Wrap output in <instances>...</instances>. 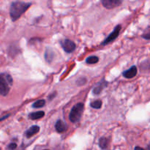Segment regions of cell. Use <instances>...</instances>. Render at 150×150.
<instances>
[{"label":"cell","mask_w":150,"mask_h":150,"mask_svg":"<svg viewBox=\"0 0 150 150\" xmlns=\"http://www.w3.org/2000/svg\"><path fill=\"white\" fill-rule=\"evenodd\" d=\"M108 140L105 137H101L99 140V146L102 149H105L108 148Z\"/></svg>","instance_id":"4fadbf2b"},{"label":"cell","mask_w":150,"mask_h":150,"mask_svg":"<svg viewBox=\"0 0 150 150\" xmlns=\"http://www.w3.org/2000/svg\"><path fill=\"white\" fill-rule=\"evenodd\" d=\"M142 38H144L146 40H150V31L148 32H145L143 35H142Z\"/></svg>","instance_id":"ac0fdd59"},{"label":"cell","mask_w":150,"mask_h":150,"mask_svg":"<svg viewBox=\"0 0 150 150\" xmlns=\"http://www.w3.org/2000/svg\"><path fill=\"white\" fill-rule=\"evenodd\" d=\"M90 106L92 108H95V109H99L102 106V101L100 100H96L90 103Z\"/></svg>","instance_id":"2e32d148"},{"label":"cell","mask_w":150,"mask_h":150,"mask_svg":"<svg viewBox=\"0 0 150 150\" xmlns=\"http://www.w3.org/2000/svg\"><path fill=\"white\" fill-rule=\"evenodd\" d=\"M107 84H108V82H107L105 79H102V81H100L93 89V91H92V92H93L94 95H100V94L101 93V92L103 91V89L105 87H106Z\"/></svg>","instance_id":"52a82bcc"},{"label":"cell","mask_w":150,"mask_h":150,"mask_svg":"<svg viewBox=\"0 0 150 150\" xmlns=\"http://www.w3.org/2000/svg\"><path fill=\"white\" fill-rule=\"evenodd\" d=\"M55 129L58 133H64L67 130V125L63 120H59L55 124Z\"/></svg>","instance_id":"9c48e42d"},{"label":"cell","mask_w":150,"mask_h":150,"mask_svg":"<svg viewBox=\"0 0 150 150\" xmlns=\"http://www.w3.org/2000/svg\"><path fill=\"white\" fill-rule=\"evenodd\" d=\"M83 109H84V105H83V103H79L76 104L72 108L70 114H69V120H70V121L73 123L79 122L82 117Z\"/></svg>","instance_id":"3957f363"},{"label":"cell","mask_w":150,"mask_h":150,"mask_svg":"<svg viewBox=\"0 0 150 150\" xmlns=\"http://www.w3.org/2000/svg\"><path fill=\"white\" fill-rule=\"evenodd\" d=\"M54 51L51 48H48L46 50H45V59L48 63L51 62L54 59Z\"/></svg>","instance_id":"7c38bea8"},{"label":"cell","mask_w":150,"mask_h":150,"mask_svg":"<svg viewBox=\"0 0 150 150\" xmlns=\"http://www.w3.org/2000/svg\"><path fill=\"white\" fill-rule=\"evenodd\" d=\"M122 29V26L121 25H117V26H115L114 28V31L108 35V37L106 38V39H105V40L102 42V45H105L107 44L110 43L111 42H113L114 40L117 39L118 38L119 35H120V32L121 31Z\"/></svg>","instance_id":"277c9868"},{"label":"cell","mask_w":150,"mask_h":150,"mask_svg":"<svg viewBox=\"0 0 150 150\" xmlns=\"http://www.w3.org/2000/svg\"><path fill=\"white\" fill-rule=\"evenodd\" d=\"M16 147H17V144L15 143L10 144H9V146H7V148H8L9 149H16Z\"/></svg>","instance_id":"d6986e66"},{"label":"cell","mask_w":150,"mask_h":150,"mask_svg":"<svg viewBox=\"0 0 150 150\" xmlns=\"http://www.w3.org/2000/svg\"><path fill=\"white\" fill-rule=\"evenodd\" d=\"M98 61H99V58L96 56H90L86 59V62L89 64H96L97 62H98Z\"/></svg>","instance_id":"5bb4252c"},{"label":"cell","mask_w":150,"mask_h":150,"mask_svg":"<svg viewBox=\"0 0 150 150\" xmlns=\"http://www.w3.org/2000/svg\"><path fill=\"white\" fill-rule=\"evenodd\" d=\"M9 116H10V114H7V115H6V116H4V117H1V118H0V121H1V120H4V119L7 118V117H8Z\"/></svg>","instance_id":"ffe728a7"},{"label":"cell","mask_w":150,"mask_h":150,"mask_svg":"<svg viewBox=\"0 0 150 150\" xmlns=\"http://www.w3.org/2000/svg\"><path fill=\"white\" fill-rule=\"evenodd\" d=\"M86 81H87V79H86V78L84 77L79 78V79L77 80L78 86H82V85H84L85 83H86Z\"/></svg>","instance_id":"e0dca14e"},{"label":"cell","mask_w":150,"mask_h":150,"mask_svg":"<svg viewBox=\"0 0 150 150\" xmlns=\"http://www.w3.org/2000/svg\"><path fill=\"white\" fill-rule=\"evenodd\" d=\"M13 78L7 73L0 74V95L6 96L9 93L13 85Z\"/></svg>","instance_id":"7a4b0ae2"},{"label":"cell","mask_w":150,"mask_h":150,"mask_svg":"<svg viewBox=\"0 0 150 150\" xmlns=\"http://www.w3.org/2000/svg\"><path fill=\"white\" fill-rule=\"evenodd\" d=\"M40 128L39 126L38 125L32 126V127H31L30 128L28 129V130L26 131V133H25V135H26V138L29 139V138H31L32 136H33L34 135L37 134V133L40 131Z\"/></svg>","instance_id":"30bf717a"},{"label":"cell","mask_w":150,"mask_h":150,"mask_svg":"<svg viewBox=\"0 0 150 150\" xmlns=\"http://www.w3.org/2000/svg\"><path fill=\"white\" fill-rule=\"evenodd\" d=\"M146 149H150V143H149V144L147 146V147H146Z\"/></svg>","instance_id":"7402d4cb"},{"label":"cell","mask_w":150,"mask_h":150,"mask_svg":"<svg viewBox=\"0 0 150 150\" xmlns=\"http://www.w3.org/2000/svg\"><path fill=\"white\" fill-rule=\"evenodd\" d=\"M61 45L66 53H72L76 49V45L73 41L68 39H64L61 41Z\"/></svg>","instance_id":"5b68a950"},{"label":"cell","mask_w":150,"mask_h":150,"mask_svg":"<svg viewBox=\"0 0 150 150\" xmlns=\"http://www.w3.org/2000/svg\"><path fill=\"white\" fill-rule=\"evenodd\" d=\"M137 72H138L137 67H136V66L133 65L132 66L129 70H125V71L123 72L122 76H124L125 79H133V78H134L135 76H136Z\"/></svg>","instance_id":"ba28073f"},{"label":"cell","mask_w":150,"mask_h":150,"mask_svg":"<svg viewBox=\"0 0 150 150\" xmlns=\"http://www.w3.org/2000/svg\"><path fill=\"white\" fill-rule=\"evenodd\" d=\"M31 5V2H24L22 1H13L10 8V15L12 21H16L30 7Z\"/></svg>","instance_id":"6da1fadb"},{"label":"cell","mask_w":150,"mask_h":150,"mask_svg":"<svg viewBox=\"0 0 150 150\" xmlns=\"http://www.w3.org/2000/svg\"><path fill=\"white\" fill-rule=\"evenodd\" d=\"M45 105V100H37L32 104V107L35 108H40L43 107Z\"/></svg>","instance_id":"9a60e30c"},{"label":"cell","mask_w":150,"mask_h":150,"mask_svg":"<svg viewBox=\"0 0 150 150\" xmlns=\"http://www.w3.org/2000/svg\"><path fill=\"white\" fill-rule=\"evenodd\" d=\"M104 7L107 9H114L122 4L123 0H101Z\"/></svg>","instance_id":"8992f818"},{"label":"cell","mask_w":150,"mask_h":150,"mask_svg":"<svg viewBox=\"0 0 150 150\" xmlns=\"http://www.w3.org/2000/svg\"><path fill=\"white\" fill-rule=\"evenodd\" d=\"M44 115H45V112L43 111H39L29 114V118L32 120H37L43 117Z\"/></svg>","instance_id":"8fae6325"},{"label":"cell","mask_w":150,"mask_h":150,"mask_svg":"<svg viewBox=\"0 0 150 150\" xmlns=\"http://www.w3.org/2000/svg\"><path fill=\"white\" fill-rule=\"evenodd\" d=\"M135 149H144L143 148L139 147V146H136V147H135Z\"/></svg>","instance_id":"44dd1931"}]
</instances>
